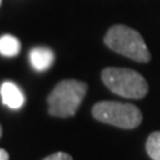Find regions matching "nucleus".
<instances>
[{"instance_id":"nucleus-7","label":"nucleus","mask_w":160,"mask_h":160,"mask_svg":"<svg viewBox=\"0 0 160 160\" xmlns=\"http://www.w3.org/2000/svg\"><path fill=\"white\" fill-rule=\"evenodd\" d=\"M20 51V42L9 33L0 38V53L3 56H15Z\"/></svg>"},{"instance_id":"nucleus-11","label":"nucleus","mask_w":160,"mask_h":160,"mask_svg":"<svg viewBox=\"0 0 160 160\" xmlns=\"http://www.w3.org/2000/svg\"><path fill=\"white\" fill-rule=\"evenodd\" d=\"M2 133H3V128H2V124H0V138H2Z\"/></svg>"},{"instance_id":"nucleus-10","label":"nucleus","mask_w":160,"mask_h":160,"mask_svg":"<svg viewBox=\"0 0 160 160\" xmlns=\"http://www.w3.org/2000/svg\"><path fill=\"white\" fill-rule=\"evenodd\" d=\"M0 160H9V155L6 149L0 148Z\"/></svg>"},{"instance_id":"nucleus-2","label":"nucleus","mask_w":160,"mask_h":160,"mask_svg":"<svg viewBox=\"0 0 160 160\" xmlns=\"http://www.w3.org/2000/svg\"><path fill=\"white\" fill-rule=\"evenodd\" d=\"M87 83L66 79L58 83L48 95V112L56 118H69L76 113L87 93Z\"/></svg>"},{"instance_id":"nucleus-6","label":"nucleus","mask_w":160,"mask_h":160,"mask_svg":"<svg viewBox=\"0 0 160 160\" xmlns=\"http://www.w3.org/2000/svg\"><path fill=\"white\" fill-rule=\"evenodd\" d=\"M29 60L35 69L46 71L52 66L55 56L53 52L47 47H35L29 52Z\"/></svg>"},{"instance_id":"nucleus-4","label":"nucleus","mask_w":160,"mask_h":160,"mask_svg":"<svg viewBox=\"0 0 160 160\" xmlns=\"http://www.w3.org/2000/svg\"><path fill=\"white\" fill-rule=\"evenodd\" d=\"M92 115L99 122L124 129H133L143 122V113L136 106L120 102H99L92 107Z\"/></svg>"},{"instance_id":"nucleus-12","label":"nucleus","mask_w":160,"mask_h":160,"mask_svg":"<svg viewBox=\"0 0 160 160\" xmlns=\"http://www.w3.org/2000/svg\"><path fill=\"white\" fill-rule=\"evenodd\" d=\"M0 3H2V0H0Z\"/></svg>"},{"instance_id":"nucleus-3","label":"nucleus","mask_w":160,"mask_h":160,"mask_svg":"<svg viewBox=\"0 0 160 160\" xmlns=\"http://www.w3.org/2000/svg\"><path fill=\"white\" fill-rule=\"evenodd\" d=\"M102 80L109 91L127 99H143L148 93L147 80L133 69L108 67L103 69Z\"/></svg>"},{"instance_id":"nucleus-5","label":"nucleus","mask_w":160,"mask_h":160,"mask_svg":"<svg viewBox=\"0 0 160 160\" xmlns=\"http://www.w3.org/2000/svg\"><path fill=\"white\" fill-rule=\"evenodd\" d=\"M0 93H2V99L4 106H7L11 109H19L20 107H23L24 102V95L20 91V88L11 82L3 83L2 88H0Z\"/></svg>"},{"instance_id":"nucleus-9","label":"nucleus","mask_w":160,"mask_h":160,"mask_svg":"<svg viewBox=\"0 0 160 160\" xmlns=\"http://www.w3.org/2000/svg\"><path fill=\"white\" fill-rule=\"evenodd\" d=\"M43 160H73L71 155H68L66 152H62V151H59V152H55V153H51V155H48L47 158H44Z\"/></svg>"},{"instance_id":"nucleus-1","label":"nucleus","mask_w":160,"mask_h":160,"mask_svg":"<svg viewBox=\"0 0 160 160\" xmlns=\"http://www.w3.org/2000/svg\"><path fill=\"white\" fill-rule=\"evenodd\" d=\"M104 43L113 52L135 62L148 63L151 60V53L142 35L123 24H116L109 28L104 36Z\"/></svg>"},{"instance_id":"nucleus-8","label":"nucleus","mask_w":160,"mask_h":160,"mask_svg":"<svg viewBox=\"0 0 160 160\" xmlns=\"http://www.w3.org/2000/svg\"><path fill=\"white\" fill-rule=\"evenodd\" d=\"M146 149L152 160H160V131H155L148 136Z\"/></svg>"}]
</instances>
